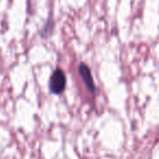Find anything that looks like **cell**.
<instances>
[{
	"label": "cell",
	"mask_w": 159,
	"mask_h": 159,
	"mask_svg": "<svg viewBox=\"0 0 159 159\" xmlns=\"http://www.w3.org/2000/svg\"><path fill=\"white\" fill-rule=\"evenodd\" d=\"M66 85V77L63 71L56 69L49 80V91L55 95H60L64 92Z\"/></svg>",
	"instance_id": "1"
},
{
	"label": "cell",
	"mask_w": 159,
	"mask_h": 159,
	"mask_svg": "<svg viewBox=\"0 0 159 159\" xmlns=\"http://www.w3.org/2000/svg\"><path fill=\"white\" fill-rule=\"evenodd\" d=\"M79 74L82 79V81L84 82L85 86H86L87 91L91 92L92 94L96 93V87H95V83H94L93 76H92V72L89 70V66L85 63H80L79 66Z\"/></svg>",
	"instance_id": "2"
}]
</instances>
